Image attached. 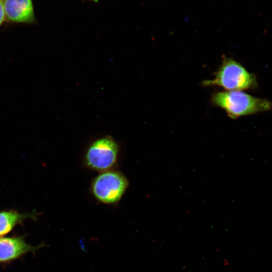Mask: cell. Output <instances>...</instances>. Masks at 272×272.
Returning a JSON list of instances; mask_svg holds the SVG:
<instances>
[{
	"label": "cell",
	"instance_id": "obj_1",
	"mask_svg": "<svg viewBox=\"0 0 272 272\" xmlns=\"http://www.w3.org/2000/svg\"><path fill=\"white\" fill-rule=\"evenodd\" d=\"M212 104L224 109L232 119L270 110L268 100L256 97L241 91H222L214 93Z\"/></svg>",
	"mask_w": 272,
	"mask_h": 272
},
{
	"label": "cell",
	"instance_id": "obj_2",
	"mask_svg": "<svg viewBox=\"0 0 272 272\" xmlns=\"http://www.w3.org/2000/svg\"><path fill=\"white\" fill-rule=\"evenodd\" d=\"M212 80L202 82L203 86H217L230 91H242L257 86L256 78L240 63L231 58H224Z\"/></svg>",
	"mask_w": 272,
	"mask_h": 272
},
{
	"label": "cell",
	"instance_id": "obj_3",
	"mask_svg": "<svg viewBox=\"0 0 272 272\" xmlns=\"http://www.w3.org/2000/svg\"><path fill=\"white\" fill-rule=\"evenodd\" d=\"M128 185L126 178L121 173L107 171L94 179L92 190L94 196L100 202L113 204L120 199Z\"/></svg>",
	"mask_w": 272,
	"mask_h": 272
},
{
	"label": "cell",
	"instance_id": "obj_4",
	"mask_svg": "<svg viewBox=\"0 0 272 272\" xmlns=\"http://www.w3.org/2000/svg\"><path fill=\"white\" fill-rule=\"evenodd\" d=\"M118 148L115 141L106 136L94 141L87 151L85 160L88 166L96 170L105 171L116 163Z\"/></svg>",
	"mask_w": 272,
	"mask_h": 272
},
{
	"label": "cell",
	"instance_id": "obj_5",
	"mask_svg": "<svg viewBox=\"0 0 272 272\" xmlns=\"http://www.w3.org/2000/svg\"><path fill=\"white\" fill-rule=\"evenodd\" d=\"M4 6L7 24L37 23L33 0H4Z\"/></svg>",
	"mask_w": 272,
	"mask_h": 272
},
{
	"label": "cell",
	"instance_id": "obj_6",
	"mask_svg": "<svg viewBox=\"0 0 272 272\" xmlns=\"http://www.w3.org/2000/svg\"><path fill=\"white\" fill-rule=\"evenodd\" d=\"M43 245L32 246L23 236L0 237V263L12 262L28 253L36 251Z\"/></svg>",
	"mask_w": 272,
	"mask_h": 272
},
{
	"label": "cell",
	"instance_id": "obj_7",
	"mask_svg": "<svg viewBox=\"0 0 272 272\" xmlns=\"http://www.w3.org/2000/svg\"><path fill=\"white\" fill-rule=\"evenodd\" d=\"M36 215L32 213H20L14 210L0 211V237L10 232L25 219H36Z\"/></svg>",
	"mask_w": 272,
	"mask_h": 272
},
{
	"label": "cell",
	"instance_id": "obj_8",
	"mask_svg": "<svg viewBox=\"0 0 272 272\" xmlns=\"http://www.w3.org/2000/svg\"><path fill=\"white\" fill-rule=\"evenodd\" d=\"M6 22L4 0H0V27Z\"/></svg>",
	"mask_w": 272,
	"mask_h": 272
},
{
	"label": "cell",
	"instance_id": "obj_9",
	"mask_svg": "<svg viewBox=\"0 0 272 272\" xmlns=\"http://www.w3.org/2000/svg\"><path fill=\"white\" fill-rule=\"evenodd\" d=\"M88 1H94V2H97L98 0H88Z\"/></svg>",
	"mask_w": 272,
	"mask_h": 272
}]
</instances>
